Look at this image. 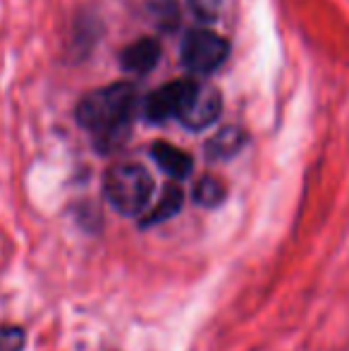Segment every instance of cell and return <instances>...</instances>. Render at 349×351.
Listing matches in <instances>:
<instances>
[{"label":"cell","instance_id":"6da1fadb","mask_svg":"<svg viewBox=\"0 0 349 351\" xmlns=\"http://www.w3.org/2000/svg\"><path fill=\"white\" fill-rule=\"evenodd\" d=\"M141 110L139 88L132 82H115L88 91L77 106V122L91 134L96 151H117L130 139L136 112Z\"/></svg>","mask_w":349,"mask_h":351},{"label":"cell","instance_id":"7a4b0ae2","mask_svg":"<svg viewBox=\"0 0 349 351\" xmlns=\"http://www.w3.org/2000/svg\"><path fill=\"white\" fill-rule=\"evenodd\" d=\"M154 191V177L139 162H117V165L108 167L106 177H103L106 201L125 217L141 215L151 206Z\"/></svg>","mask_w":349,"mask_h":351},{"label":"cell","instance_id":"3957f363","mask_svg":"<svg viewBox=\"0 0 349 351\" xmlns=\"http://www.w3.org/2000/svg\"><path fill=\"white\" fill-rule=\"evenodd\" d=\"M180 58L186 72L196 74V77H208L215 70H220L230 58V43L228 38L210 29H191L184 34Z\"/></svg>","mask_w":349,"mask_h":351},{"label":"cell","instance_id":"277c9868","mask_svg":"<svg viewBox=\"0 0 349 351\" xmlns=\"http://www.w3.org/2000/svg\"><path fill=\"white\" fill-rule=\"evenodd\" d=\"M220 110H223V98H220L218 88L194 79V88H191L189 98H186L177 120L189 132H204L206 127H210L218 120Z\"/></svg>","mask_w":349,"mask_h":351},{"label":"cell","instance_id":"5b68a950","mask_svg":"<svg viewBox=\"0 0 349 351\" xmlns=\"http://www.w3.org/2000/svg\"><path fill=\"white\" fill-rule=\"evenodd\" d=\"M191 88H194V79H175L168 82L165 86L151 91L141 103V115L146 117V122L154 125H163L168 120H177L180 110L184 108L186 98H189Z\"/></svg>","mask_w":349,"mask_h":351},{"label":"cell","instance_id":"8992f818","mask_svg":"<svg viewBox=\"0 0 349 351\" xmlns=\"http://www.w3.org/2000/svg\"><path fill=\"white\" fill-rule=\"evenodd\" d=\"M160 56H163L160 41H156V38H151V36L136 38L134 43H130V46L120 53V67L125 72L141 77V74H149L158 65Z\"/></svg>","mask_w":349,"mask_h":351},{"label":"cell","instance_id":"52a82bcc","mask_svg":"<svg viewBox=\"0 0 349 351\" xmlns=\"http://www.w3.org/2000/svg\"><path fill=\"white\" fill-rule=\"evenodd\" d=\"M151 158L156 160V165L173 180H186L194 170V160L186 151L173 146L168 141H156L151 146Z\"/></svg>","mask_w":349,"mask_h":351},{"label":"cell","instance_id":"ba28073f","mask_svg":"<svg viewBox=\"0 0 349 351\" xmlns=\"http://www.w3.org/2000/svg\"><path fill=\"white\" fill-rule=\"evenodd\" d=\"M247 143V132L239 127H223L215 136L206 141V156L208 160H230L237 156Z\"/></svg>","mask_w":349,"mask_h":351},{"label":"cell","instance_id":"9c48e42d","mask_svg":"<svg viewBox=\"0 0 349 351\" xmlns=\"http://www.w3.org/2000/svg\"><path fill=\"white\" fill-rule=\"evenodd\" d=\"M182 204H184V194H182V189L177 184H168L163 189V196H160L158 206H156V208L144 217L141 225L154 227V225H158V222L170 220V217L182 210Z\"/></svg>","mask_w":349,"mask_h":351},{"label":"cell","instance_id":"30bf717a","mask_svg":"<svg viewBox=\"0 0 349 351\" xmlns=\"http://www.w3.org/2000/svg\"><path fill=\"white\" fill-rule=\"evenodd\" d=\"M225 196H228V189H225V184L220 180H215V177H201L199 182H196L194 186V201L199 206H204V208H215V206H220L225 201Z\"/></svg>","mask_w":349,"mask_h":351},{"label":"cell","instance_id":"8fae6325","mask_svg":"<svg viewBox=\"0 0 349 351\" xmlns=\"http://www.w3.org/2000/svg\"><path fill=\"white\" fill-rule=\"evenodd\" d=\"M27 332L22 325H0V351H24Z\"/></svg>","mask_w":349,"mask_h":351},{"label":"cell","instance_id":"7c38bea8","mask_svg":"<svg viewBox=\"0 0 349 351\" xmlns=\"http://www.w3.org/2000/svg\"><path fill=\"white\" fill-rule=\"evenodd\" d=\"M189 10L201 22H213L223 10V0H189Z\"/></svg>","mask_w":349,"mask_h":351}]
</instances>
